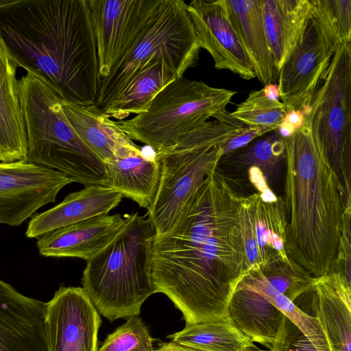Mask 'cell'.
<instances>
[{"mask_svg": "<svg viewBox=\"0 0 351 351\" xmlns=\"http://www.w3.org/2000/svg\"><path fill=\"white\" fill-rule=\"evenodd\" d=\"M17 88L27 136L25 160L56 171L84 186H106L105 163L72 128L61 99L29 73L18 79Z\"/></svg>", "mask_w": 351, "mask_h": 351, "instance_id": "5b68a950", "label": "cell"}, {"mask_svg": "<svg viewBox=\"0 0 351 351\" xmlns=\"http://www.w3.org/2000/svg\"><path fill=\"white\" fill-rule=\"evenodd\" d=\"M236 93L182 76L167 85L147 112L116 122L130 139L157 152L173 145L182 135L225 110Z\"/></svg>", "mask_w": 351, "mask_h": 351, "instance_id": "52a82bcc", "label": "cell"}, {"mask_svg": "<svg viewBox=\"0 0 351 351\" xmlns=\"http://www.w3.org/2000/svg\"><path fill=\"white\" fill-rule=\"evenodd\" d=\"M101 323L82 287H60L46 306L49 351H97Z\"/></svg>", "mask_w": 351, "mask_h": 351, "instance_id": "5bb4252c", "label": "cell"}, {"mask_svg": "<svg viewBox=\"0 0 351 351\" xmlns=\"http://www.w3.org/2000/svg\"><path fill=\"white\" fill-rule=\"evenodd\" d=\"M97 49L99 75L107 77L143 34L162 0H87Z\"/></svg>", "mask_w": 351, "mask_h": 351, "instance_id": "30bf717a", "label": "cell"}, {"mask_svg": "<svg viewBox=\"0 0 351 351\" xmlns=\"http://www.w3.org/2000/svg\"><path fill=\"white\" fill-rule=\"evenodd\" d=\"M221 145L177 150L166 148L156 152L160 165L157 191L147 215L156 236L168 232L204 180L217 170L221 158Z\"/></svg>", "mask_w": 351, "mask_h": 351, "instance_id": "9c48e42d", "label": "cell"}, {"mask_svg": "<svg viewBox=\"0 0 351 351\" xmlns=\"http://www.w3.org/2000/svg\"><path fill=\"white\" fill-rule=\"evenodd\" d=\"M73 181L26 160L0 162V223L18 226Z\"/></svg>", "mask_w": 351, "mask_h": 351, "instance_id": "8fae6325", "label": "cell"}, {"mask_svg": "<svg viewBox=\"0 0 351 351\" xmlns=\"http://www.w3.org/2000/svg\"><path fill=\"white\" fill-rule=\"evenodd\" d=\"M313 137L351 199V41L341 45L302 110Z\"/></svg>", "mask_w": 351, "mask_h": 351, "instance_id": "ba28073f", "label": "cell"}, {"mask_svg": "<svg viewBox=\"0 0 351 351\" xmlns=\"http://www.w3.org/2000/svg\"><path fill=\"white\" fill-rule=\"evenodd\" d=\"M167 338L200 351H263L234 324L228 315L221 319L186 325Z\"/></svg>", "mask_w": 351, "mask_h": 351, "instance_id": "484cf974", "label": "cell"}, {"mask_svg": "<svg viewBox=\"0 0 351 351\" xmlns=\"http://www.w3.org/2000/svg\"><path fill=\"white\" fill-rule=\"evenodd\" d=\"M245 272L239 196L226 178L210 174L167 233L154 237L152 278L186 325L223 318Z\"/></svg>", "mask_w": 351, "mask_h": 351, "instance_id": "6da1fadb", "label": "cell"}, {"mask_svg": "<svg viewBox=\"0 0 351 351\" xmlns=\"http://www.w3.org/2000/svg\"><path fill=\"white\" fill-rule=\"evenodd\" d=\"M17 62L0 36V162L25 160L26 131L18 96Z\"/></svg>", "mask_w": 351, "mask_h": 351, "instance_id": "ffe728a7", "label": "cell"}, {"mask_svg": "<svg viewBox=\"0 0 351 351\" xmlns=\"http://www.w3.org/2000/svg\"><path fill=\"white\" fill-rule=\"evenodd\" d=\"M311 291L315 317L330 351H351V283L339 274L315 278Z\"/></svg>", "mask_w": 351, "mask_h": 351, "instance_id": "ac0fdd59", "label": "cell"}, {"mask_svg": "<svg viewBox=\"0 0 351 351\" xmlns=\"http://www.w3.org/2000/svg\"><path fill=\"white\" fill-rule=\"evenodd\" d=\"M176 78L165 63L153 62L141 69L123 92L101 110L118 121L147 112L154 97Z\"/></svg>", "mask_w": 351, "mask_h": 351, "instance_id": "d4e9b609", "label": "cell"}, {"mask_svg": "<svg viewBox=\"0 0 351 351\" xmlns=\"http://www.w3.org/2000/svg\"><path fill=\"white\" fill-rule=\"evenodd\" d=\"M123 196L117 191L101 185L85 186L69 193L54 207L30 220L26 236L39 238L56 229L108 213L117 207Z\"/></svg>", "mask_w": 351, "mask_h": 351, "instance_id": "d6986e66", "label": "cell"}, {"mask_svg": "<svg viewBox=\"0 0 351 351\" xmlns=\"http://www.w3.org/2000/svg\"><path fill=\"white\" fill-rule=\"evenodd\" d=\"M239 223L245 271L255 267L292 261L285 250L287 215L282 197L267 201L259 193L239 196Z\"/></svg>", "mask_w": 351, "mask_h": 351, "instance_id": "4fadbf2b", "label": "cell"}, {"mask_svg": "<svg viewBox=\"0 0 351 351\" xmlns=\"http://www.w3.org/2000/svg\"><path fill=\"white\" fill-rule=\"evenodd\" d=\"M130 218L129 214L101 215L56 229L39 237V253L88 261L120 233Z\"/></svg>", "mask_w": 351, "mask_h": 351, "instance_id": "e0dca14e", "label": "cell"}, {"mask_svg": "<svg viewBox=\"0 0 351 351\" xmlns=\"http://www.w3.org/2000/svg\"><path fill=\"white\" fill-rule=\"evenodd\" d=\"M0 36L19 67L62 101L95 104L101 79L87 0H0Z\"/></svg>", "mask_w": 351, "mask_h": 351, "instance_id": "7a4b0ae2", "label": "cell"}, {"mask_svg": "<svg viewBox=\"0 0 351 351\" xmlns=\"http://www.w3.org/2000/svg\"><path fill=\"white\" fill-rule=\"evenodd\" d=\"M311 13L337 49L351 41V0H311Z\"/></svg>", "mask_w": 351, "mask_h": 351, "instance_id": "f1b7e54d", "label": "cell"}, {"mask_svg": "<svg viewBox=\"0 0 351 351\" xmlns=\"http://www.w3.org/2000/svg\"><path fill=\"white\" fill-rule=\"evenodd\" d=\"M265 29L278 72L309 17L311 0H260Z\"/></svg>", "mask_w": 351, "mask_h": 351, "instance_id": "cb8c5ba5", "label": "cell"}, {"mask_svg": "<svg viewBox=\"0 0 351 351\" xmlns=\"http://www.w3.org/2000/svg\"><path fill=\"white\" fill-rule=\"evenodd\" d=\"M350 219L351 205H348L346 206L343 215L341 234L338 243L337 254L328 271V272L340 274L350 283H351Z\"/></svg>", "mask_w": 351, "mask_h": 351, "instance_id": "4dcf8cb0", "label": "cell"}, {"mask_svg": "<svg viewBox=\"0 0 351 351\" xmlns=\"http://www.w3.org/2000/svg\"><path fill=\"white\" fill-rule=\"evenodd\" d=\"M285 142L286 252L319 278L328 272L336 256L346 204L351 200L306 121Z\"/></svg>", "mask_w": 351, "mask_h": 351, "instance_id": "3957f363", "label": "cell"}, {"mask_svg": "<svg viewBox=\"0 0 351 351\" xmlns=\"http://www.w3.org/2000/svg\"><path fill=\"white\" fill-rule=\"evenodd\" d=\"M97 351H156L147 326L137 316L127 321L110 333Z\"/></svg>", "mask_w": 351, "mask_h": 351, "instance_id": "f546056e", "label": "cell"}, {"mask_svg": "<svg viewBox=\"0 0 351 351\" xmlns=\"http://www.w3.org/2000/svg\"><path fill=\"white\" fill-rule=\"evenodd\" d=\"M263 90L266 96L271 99H278L280 97L278 85L274 83L265 85Z\"/></svg>", "mask_w": 351, "mask_h": 351, "instance_id": "d590c367", "label": "cell"}, {"mask_svg": "<svg viewBox=\"0 0 351 351\" xmlns=\"http://www.w3.org/2000/svg\"><path fill=\"white\" fill-rule=\"evenodd\" d=\"M287 112L282 101L269 99L262 88L251 91L231 114L247 126L265 128L271 132L281 124Z\"/></svg>", "mask_w": 351, "mask_h": 351, "instance_id": "83f0119b", "label": "cell"}, {"mask_svg": "<svg viewBox=\"0 0 351 351\" xmlns=\"http://www.w3.org/2000/svg\"><path fill=\"white\" fill-rule=\"evenodd\" d=\"M304 121V114L302 110H289L276 130L282 138H287L301 128Z\"/></svg>", "mask_w": 351, "mask_h": 351, "instance_id": "836d02e7", "label": "cell"}, {"mask_svg": "<svg viewBox=\"0 0 351 351\" xmlns=\"http://www.w3.org/2000/svg\"><path fill=\"white\" fill-rule=\"evenodd\" d=\"M62 105L75 132L104 163L141 149L95 104L82 106L62 101Z\"/></svg>", "mask_w": 351, "mask_h": 351, "instance_id": "44dd1931", "label": "cell"}, {"mask_svg": "<svg viewBox=\"0 0 351 351\" xmlns=\"http://www.w3.org/2000/svg\"><path fill=\"white\" fill-rule=\"evenodd\" d=\"M280 351H319L292 323Z\"/></svg>", "mask_w": 351, "mask_h": 351, "instance_id": "d6a6232c", "label": "cell"}, {"mask_svg": "<svg viewBox=\"0 0 351 351\" xmlns=\"http://www.w3.org/2000/svg\"><path fill=\"white\" fill-rule=\"evenodd\" d=\"M46 306L0 280V351H49Z\"/></svg>", "mask_w": 351, "mask_h": 351, "instance_id": "2e32d148", "label": "cell"}, {"mask_svg": "<svg viewBox=\"0 0 351 351\" xmlns=\"http://www.w3.org/2000/svg\"><path fill=\"white\" fill-rule=\"evenodd\" d=\"M155 234L147 214H131L120 233L86 261L82 288L110 322L137 316L143 302L156 293L152 278Z\"/></svg>", "mask_w": 351, "mask_h": 351, "instance_id": "277c9868", "label": "cell"}, {"mask_svg": "<svg viewBox=\"0 0 351 351\" xmlns=\"http://www.w3.org/2000/svg\"><path fill=\"white\" fill-rule=\"evenodd\" d=\"M200 48L187 4L162 0L138 43L101 80L95 105L102 109L141 69L155 62L165 63L177 77H182L197 62Z\"/></svg>", "mask_w": 351, "mask_h": 351, "instance_id": "8992f818", "label": "cell"}, {"mask_svg": "<svg viewBox=\"0 0 351 351\" xmlns=\"http://www.w3.org/2000/svg\"><path fill=\"white\" fill-rule=\"evenodd\" d=\"M336 50L311 13L278 72L280 97L287 111L306 106Z\"/></svg>", "mask_w": 351, "mask_h": 351, "instance_id": "7c38bea8", "label": "cell"}, {"mask_svg": "<svg viewBox=\"0 0 351 351\" xmlns=\"http://www.w3.org/2000/svg\"><path fill=\"white\" fill-rule=\"evenodd\" d=\"M106 186L119 191L141 207L147 208L155 197L160 177L156 157L145 155L141 149L105 162Z\"/></svg>", "mask_w": 351, "mask_h": 351, "instance_id": "603a6c76", "label": "cell"}, {"mask_svg": "<svg viewBox=\"0 0 351 351\" xmlns=\"http://www.w3.org/2000/svg\"><path fill=\"white\" fill-rule=\"evenodd\" d=\"M219 161L238 169L256 167L261 170L268 184L278 173L285 161V142L277 131L265 138L251 142L247 145L223 156Z\"/></svg>", "mask_w": 351, "mask_h": 351, "instance_id": "4316f807", "label": "cell"}, {"mask_svg": "<svg viewBox=\"0 0 351 351\" xmlns=\"http://www.w3.org/2000/svg\"><path fill=\"white\" fill-rule=\"evenodd\" d=\"M231 25L264 85L277 81L278 71L266 34L260 0H224Z\"/></svg>", "mask_w": 351, "mask_h": 351, "instance_id": "7402d4cb", "label": "cell"}, {"mask_svg": "<svg viewBox=\"0 0 351 351\" xmlns=\"http://www.w3.org/2000/svg\"><path fill=\"white\" fill-rule=\"evenodd\" d=\"M201 48L212 56L215 67L250 80L256 77L252 64L230 23L224 0H193L187 4Z\"/></svg>", "mask_w": 351, "mask_h": 351, "instance_id": "9a60e30c", "label": "cell"}, {"mask_svg": "<svg viewBox=\"0 0 351 351\" xmlns=\"http://www.w3.org/2000/svg\"><path fill=\"white\" fill-rule=\"evenodd\" d=\"M156 351H200L189 347L184 346L173 341L164 342L159 345Z\"/></svg>", "mask_w": 351, "mask_h": 351, "instance_id": "e575fe53", "label": "cell"}, {"mask_svg": "<svg viewBox=\"0 0 351 351\" xmlns=\"http://www.w3.org/2000/svg\"><path fill=\"white\" fill-rule=\"evenodd\" d=\"M269 132L261 128L244 127L221 145V157L247 145L256 138Z\"/></svg>", "mask_w": 351, "mask_h": 351, "instance_id": "1f68e13d", "label": "cell"}]
</instances>
